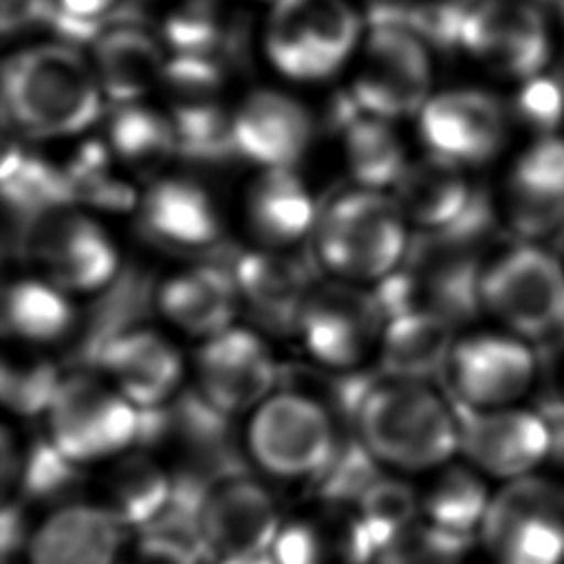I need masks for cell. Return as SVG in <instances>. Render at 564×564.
Returning <instances> with one entry per match:
<instances>
[{"mask_svg":"<svg viewBox=\"0 0 564 564\" xmlns=\"http://www.w3.org/2000/svg\"><path fill=\"white\" fill-rule=\"evenodd\" d=\"M350 423L370 456L399 471L438 469L458 452L454 403L423 381L370 379Z\"/></svg>","mask_w":564,"mask_h":564,"instance_id":"obj_1","label":"cell"},{"mask_svg":"<svg viewBox=\"0 0 564 564\" xmlns=\"http://www.w3.org/2000/svg\"><path fill=\"white\" fill-rule=\"evenodd\" d=\"M101 101L104 93L95 66L73 44L29 46L4 64V117L24 137L79 134L97 121Z\"/></svg>","mask_w":564,"mask_h":564,"instance_id":"obj_2","label":"cell"},{"mask_svg":"<svg viewBox=\"0 0 564 564\" xmlns=\"http://www.w3.org/2000/svg\"><path fill=\"white\" fill-rule=\"evenodd\" d=\"M313 258L335 280L366 284L388 278L408 256V220L394 196L355 187L328 200L315 218Z\"/></svg>","mask_w":564,"mask_h":564,"instance_id":"obj_3","label":"cell"},{"mask_svg":"<svg viewBox=\"0 0 564 564\" xmlns=\"http://www.w3.org/2000/svg\"><path fill=\"white\" fill-rule=\"evenodd\" d=\"M245 445L251 460L282 480H315L330 463L339 434L333 410L302 390H275L249 412Z\"/></svg>","mask_w":564,"mask_h":564,"instance_id":"obj_4","label":"cell"},{"mask_svg":"<svg viewBox=\"0 0 564 564\" xmlns=\"http://www.w3.org/2000/svg\"><path fill=\"white\" fill-rule=\"evenodd\" d=\"M480 306L529 344L564 333V260L535 242L494 256L480 280Z\"/></svg>","mask_w":564,"mask_h":564,"instance_id":"obj_5","label":"cell"},{"mask_svg":"<svg viewBox=\"0 0 564 564\" xmlns=\"http://www.w3.org/2000/svg\"><path fill=\"white\" fill-rule=\"evenodd\" d=\"M478 538L491 564H564V480L535 471L502 482Z\"/></svg>","mask_w":564,"mask_h":564,"instance_id":"obj_6","label":"cell"},{"mask_svg":"<svg viewBox=\"0 0 564 564\" xmlns=\"http://www.w3.org/2000/svg\"><path fill=\"white\" fill-rule=\"evenodd\" d=\"M44 419V436L79 467L121 456L141 427V410L104 377L82 370L62 379Z\"/></svg>","mask_w":564,"mask_h":564,"instance_id":"obj_7","label":"cell"},{"mask_svg":"<svg viewBox=\"0 0 564 564\" xmlns=\"http://www.w3.org/2000/svg\"><path fill=\"white\" fill-rule=\"evenodd\" d=\"M20 251L40 278L68 295L104 291L119 278L112 238L77 205L53 207L22 223Z\"/></svg>","mask_w":564,"mask_h":564,"instance_id":"obj_8","label":"cell"},{"mask_svg":"<svg viewBox=\"0 0 564 564\" xmlns=\"http://www.w3.org/2000/svg\"><path fill=\"white\" fill-rule=\"evenodd\" d=\"M359 26V15L346 0H275L264 48L284 77L319 82L350 57Z\"/></svg>","mask_w":564,"mask_h":564,"instance_id":"obj_9","label":"cell"},{"mask_svg":"<svg viewBox=\"0 0 564 564\" xmlns=\"http://www.w3.org/2000/svg\"><path fill=\"white\" fill-rule=\"evenodd\" d=\"M458 48L491 75L522 84L553 68L555 33L533 0H471Z\"/></svg>","mask_w":564,"mask_h":564,"instance_id":"obj_10","label":"cell"},{"mask_svg":"<svg viewBox=\"0 0 564 564\" xmlns=\"http://www.w3.org/2000/svg\"><path fill=\"white\" fill-rule=\"evenodd\" d=\"M280 527L273 496L242 469L207 482L194 511V542L212 564L271 553Z\"/></svg>","mask_w":564,"mask_h":564,"instance_id":"obj_11","label":"cell"},{"mask_svg":"<svg viewBox=\"0 0 564 564\" xmlns=\"http://www.w3.org/2000/svg\"><path fill=\"white\" fill-rule=\"evenodd\" d=\"M427 44L408 29L370 24L350 97L361 112L392 121L419 115L432 97Z\"/></svg>","mask_w":564,"mask_h":564,"instance_id":"obj_12","label":"cell"},{"mask_svg":"<svg viewBox=\"0 0 564 564\" xmlns=\"http://www.w3.org/2000/svg\"><path fill=\"white\" fill-rule=\"evenodd\" d=\"M383 324L386 315L375 291L335 280L311 289L295 333L317 364L352 370L379 350Z\"/></svg>","mask_w":564,"mask_h":564,"instance_id":"obj_13","label":"cell"},{"mask_svg":"<svg viewBox=\"0 0 564 564\" xmlns=\"http://www.w3.org/2000/svg\"><path fill=\"white\" fill-rule=\"evenodd\" d=\"M443 377L449 399L465 408L516 405L535 383L538 357L529 341L500 333L456 337Z\"/></svg>","mask_w":564,"mask_h":564,"instance_id":"obj_14","label":"cell"},{"mask_svg":"<svg viewBox=\"0 0 564 564\" xmlns=\"http://www.w3.org/2000/svg\"><path fill=\"white\" fill-rule=\"evenodd\" d=\"M454 410L458 449L482 476L509 482L535 474L549 460L551 430L540 410L522 405L476 410L460 403H454Z\"/></svg>","mask_w":564,"mask_h":564,"instance_id":"obj_15","label":"cell"},{"mask_svg":"<svg viewBox=\"0 0 564 564\" xmlns=\"http://www.w3.org/2000/svg\"><path fill=\"white\" fill-rule=\"evenodd\" d=\"M509 112L482 88H452L432 95L419 112L427 154L463 170L491 161L507 141Z\"/></svg>","mask_w":564,"mask_h":564,"instance_id":"obj_16","label":"cell"},{"mask_svg":"<svg viewBox=\"0 0 564 564\" xmlns=\"http://www.w3.org/2000/svg\"><path fill=\"white\" fill-rule=\"evenodd\" d=\"M196 392L218 412H253L275 392L280 368L264 339L242 326L200 341L194 357Z\"/></svg>","mask_w":564,"mask_h":564,"instance_id":"obj_17","label":"cell"},{"mask_svg":"<svg viewBox=\"0 0 564 564\" xmlns=\"http://www.w3.org/2000/svg\"><path fill=\"white\" fill-rule=\"evenodd\" d=\"M509 227L538 240L564 227V137H533L516 156L502 189Z\"/></svg>","mask_w":564,"mask_h":564,"instance_id":"obj_18","label":"cell"},{"mask_svg":"<svg viewBox=\"0 0 564 564\" xmlns=\"http://www.w3.org/2000/svg\"><path fill=\"white\" fill-rule=\"evenodd\" d=\"M240 159L260 170H293L311 148L313 117L291 95L253 90L231 117Z\"/></svg>","mask_w":564,"mask_h":564,"instance_id":"obj_19","label":"cell"},{"mask_svg":"<svg viewBox=\"0 0 564 564\" xmlns=\"http://www.w3.org/2000/svg\"><path fill=\"white\" fill-rule=\"evenodd\" d=\"M101 377L137 410H154L178 397L183 359L161 333L132 326L110 339L97 357Z\"/></svg>","mask_w":564,"mask_h":564,"instance_id":"obj_20","label":"cell"},{"mask_svg":"<svg viewBox=\"0 0 564 564\" xmlns=\"http://www.w3.org/2000/svg\"><path fill=\"white\" fill-rule=\"evenodd\" d=\"M137 212L141 231L167 249H212L223 236L218 203L205 185L189 176L154 178L139 196Z\"/></svg>","mask_w":564,"mask_h":564,"instance_id":"obj_21","label":"cell"},{"mask_svg":"<svg viewBox=\"0 0 564 564\" xmlns=\"http://www.w3.org/2000/svg\"><path fill=\"white\" fill-rule=\"evenodd\" d=\"M240 306L275 330H297L302 306L315 286L308 267L284 249L245 251L231 269Z\"/></svg>","mask_w":564,"mask_h":564,"instance_id":"obj_22","label":"cell"},{"mask_svg":"<svg viewBox=\"0 0 564 564\" xmlns=\"http://www.w3.org/2000/svg\"><path fill=\"white\" fill-rule=\"evenodd\" d=\"M123 527L97 502L59 505L26 540V564H117Z\"/></svg>","mask_w":564,"mask_h":564,"instance_id":"obj_23","label":"cell"},{"mask_svg":"<svg viewBox=\"0 0 564 564\" xmlns=\"http://www.w3.org/2000/svg\"><path fill=\"white\" fill-rule=\"evenodd\" d=\"M271 557L275 564H372L377 546L350 505L324 502L282 522Z\"/></svg>","mask_w":564,"mask_h":564,"instance_id":"obj_24","label":"cell"},{"mask_svg":"<svg viewBox=\"0 0 564 564\" xmlns=\"http://www.w3.org/2000/svg\"><path fill=\"white\" fill-rule=\"evenodd\" d=\"M159 313L185 335L207 339L234 326L240 300L231 271L200 264L161 282L154 295Z\"/></svg>","mask_w":564,"mask_h":564,"instance_id":"obj_25","label":"cell"},{"mask_svg":"<svg viewBox=\"0 0 564 564\" xmlns=\"http://www.w3.org/2000/svg\"><path fill=\"white\" fill-rule=\"evenodd\" d=\"M317 207L293 170H260L245 192V223L258 247L289 249L311 236Z\"/></svg>","mask_w":564,"mask_h":564,"instance_id":"obj_26","label":"cell"},{"mask_svg":"<svg viewBox=\"0 0 564 564\" xmlns=\"http://www.w3.org/2000/svg\"><path fill=\"white\" fill-rule=\"evenodd\" d=\"M330 123L341 134L346 167L357 187L386 192L397 185L410 161L390 121L361 112L346 93L330 108Z\"/></svg>","mask_w":564,"mask_h":564,"instance_id":"obj_27","label":"cell"},{"mask_svg":"<svg viewBox=\"0 0 564 564\" xmlns=\"http://www.w3.org/2000/svg\"><path fill=\"white\" fill-rule=\"evenodd\" d=\"M392 192L408 225L419 227L423 234L452 227L478 198L463 167L432 154L410 161Z\"/></svg>","mask_w":564,"mask_h":564,"instance_id":"obj_28","label":"cell"},{"mask_svg":"<svg viewBox=\"0 0 564 564\" xmlns=\"http://www.w3.org/2000/svg\"><path fill=\"white\" fill-rule=\"evenodd\" d=\"M454 328L452 319L427 308L388 317L377 350L381 375L423 383L443 375L456 341Z\"/></svg>","mask_w":564,"mask_h":564,"instance_id":"obj_29","label":"cell"},{"mask_svg":"<svg viewBox=\"0 0 564 564\" xmlns=\"http://www.w3.org/2000/svg\"><path fill=\"white\" fill-rule=\"evenodd\" d=\"M167 59L159 40L143 24L115 26L93 42V66L106 99L137 104L161 84Z\"/></svg>","mask_w":564,"mask_h":564,"instance_id":"obj_30","label":"cell"},{"mask_svg":"<svg viewBox=\"0 0 564 564\" xmlns=\"http://www.w3.org/2000/svg\"><path fill=\"white\" fill-rule=\"evenodd\" d=\"M172 476L148 454H121L97 485V505L123 529H150L167 509Z\"/></svg>","mask_w":564,"mask_h":564,"instance_id":"obj_31","label":"cell"},{"mask_svg":"<svg viewBox=\"0 0 564 564\" xmlns=\"http://www.w3.org/2000/svg\"><path fill=\"white\" fill-rule=\"evenodd\" d=\"M163 37L178 55L212 57L231 68L247 53V18L218 0H187L163 22Z\"/></svg>","mask_w":564,"mask_h":564,"instance_id":"obj_32","label":"cell"},{"mask_svg":"<svg viewBox=\"0 0 564 564\" xmlns=\"http://www.w3.org/2000/svg\"><path fill=\"white\" fill-rule=\"evenodd\" d=\"M7 337L26 346L64 341L77 328V313L66 291L44 278H20L2 297Z\"/></svg>","mask_w":564,"mask_h":564,"instance_id":"obj_33","label":"cell"},{"mask_svg":"<svg viewBox=\"0 0 564 564\" xmlns=\"http://www.w3.org/2000/svg\"><path fill=\"white\" fill-rule=\"evenodd\" d=\"M106 143L123 170L152 181L163 176V167L178 156L170 115L139 101L117 106L108 121Z\"/></svg>","mask_w":564,"mask_h":564,"instance_id":"obj_34","label":"cell"},{"mask_svg":"<svg viewBox=\"0 0 564 564\" xmlns=\"http://www.w3.org/2000/svg\"><path fill=\"white\" fill-rule=\"evenodd\" d=\"M469 463H445L421 491V520L458 538L471 540L480 531L491 491Z\"/></svg>","mask_w":564,"mask_h":564,"instance_id":"obj_35","label":"cell"},{"mask_svg":"<svg viewBox=\"0 0 564 564\" xmlns=\"http://www.w3.org/2000/svg\"><path fill=\"white\" fill-rule=\"evenodd\" d=\"M2 196L22 223L62 205H75L64 167L9 145L2 161Z\"/></svg>","mask_w":564,"mask_h":564,"instance_id":"obj_36","label":"cell"},{"mask_svg":"<svg viewBox=\"0 0 564 564\" xmlns=\"http://www.w3.org/2000/svg\"><path fill=\"white\" fill-rule=\"evenodd\" d=\"M119 170L123 167L110 152L108 143L88 141L79 145L64 165L73 203L104 212L137 207L139 196Z\"/></svg>","mask_w":564,"mask_h":564,"instance_id":"obj_37","label":"cell"},{"mask_svg":"<svg viewBox=\"0 0 564 564\" xmlns=\"http://www.w3.org/2000/svg\"><path fill=\"white\" fill-rule=\"evenodd\" d=\"M350 507L379 553L388 542L419 522L421 494L412 485L381 474Z\"/></svg>","mask_w":564,"mask_h":564,"instance_id":"obj_38","label":"cell"},{"mask_svg":"<svg viewBox=\"0 0 564 564\" xmlns=\"http://www.w3.org/2000/svg\"><path fill=\"white\" fill-rule=\"evenodd\" d=\"M62 379L51 359L37 355H7L0 377L2 401L20 416L46 414Z\"/></svg>","mask_w":564,"mask_h":564,"instance_id":"obj_39","label":"cell"},{"mask_svg":"<svg viewBox=\"0 0 564 564\" xmlns=\"http://www.w3.org/2000/svg\"><path fill=\"white\" fill-rule=\"evenodd\" d=\"M469 540L423 520L388 542L372 564H463Z\"/></svg>","mask_w":564,"mask_h":564,"instance_id":"obj_40","label":"cell"},{"mask_svg":"<svg viewBox=\"0 0 564 564\" xmlns=\"http://www.w3.org/2000/svg\"><path fill=\"white\" fill-rule=\"evenodd\" d=\"M513 115L535 132V137L560 134L564 123V79L553 68L518 84Z\"/></svg>","mask_w":564,"mask_h":564,"instance_id":"obj_41","label":"cell"},{"mask_svg":"<svg viewBox=\"0 0 564 564\" xmlns=\"http://www.w3.org/2000/svg\"><path fill=\"white\" fill-rule=\"evenodd\" d=\"M205 557L194 542L163 533L143 531L132 544L123 546L117 564H203Z\"/></svg>","mask_w":564,"mask_h":564,"instance_id":"obj_42","label":"cell"},{"mask_svg":"<svg viewBox=\"0 0 564 564\" xmlns=\"http://www.w3.org/2000/svg\"><path fill=\"white\" fill-rule=\"evenodd\" d=\"M55 9V0H0L2 33L9 37L35 26L48 29Z\"/></svg>","mask_w":564,"mask_h":564,"instance_id":"obj_43","label":"cell"},{"mask_svg":"<svg viewBox=\"0 0 564 564\" xmlns=\"http://www.w3.org/2000/svg\"><path fill=\"white\" fill-rule=\"evenodd\" d=\"M59 11L75 20L99 22L101 18L117 11L126 0H55Z\"/></svg>","mask_w":564,"mask_h":564,"instance_id":"obj_44","label":"cell"},{"mask_svg":"<svg viewBox=\"0 0 564 564\" xmlns=\"http://www.w3.org/2000/svg\"><path fill=\"white\" fill-rule=\"evenodd\" d=\"M551 430V456L564 469V401H551L540 410Z\"/></svg>","mask_w":564,"mask_h":564,"instance_id":"obj_45","label":"cell"},{"mask_svg":"<svg viewBox=\"0 0 564 564\" xmlns=\"http://www.w3.org/2000/svg\"><path fill=\"white\" fill-rule=\"evenodd\" d=\"M26 531H24V520L20 513L18 505L7 502L2 511V553L9 557L18 544H22Z\"/></svg>","mask_w":564,"mask_h":564,"instance_id":"obj_46","label":"cell"},{"mask_svg":"<svg viewBox=\"0 0 564 564\" xmlns=\"http://www.w3.org/2000/svg\"><path fill=\"white\" fill-rule=\"evenodd\" d=\"M216 564H275L271 553L264 555H251V557H236V560H225V562H216Z\"/></svg>","mask_w":564,"mask_h":564,"instance_id":"obj_47","label":"cell"},{"mask_svg":"<svg viewBox=\"0 0 564 564\" xmlns=\"http://www.w3.org/2000/svg\"><path fill=\"white\" fill-rule=\"evenodd\" d=\"M562 401H564V394H562Z\"/></svg>","mask_w":564,"mask_h":564,"instance_id":"obj_48","label":"cell"}]
</instances>
